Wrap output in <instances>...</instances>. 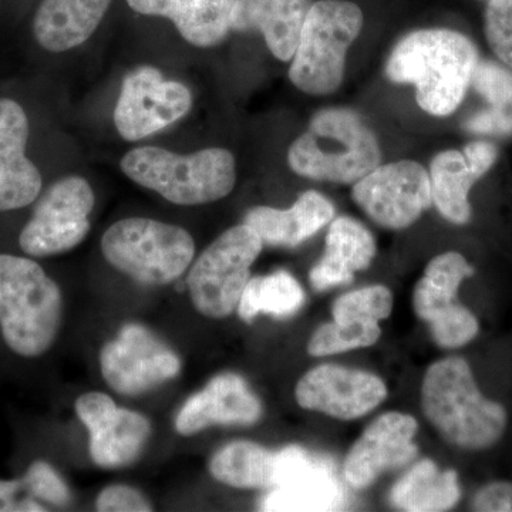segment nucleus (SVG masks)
Listing matches in <instances>:
<instances>
[{"mask_svg": "<svg viewBox=\"0 0 512 512\" xmlns=\"http://www.w3.org/2000/svg\"><path fill=\"white\" fill-rule=\"evenodd\" d=\"M478 62L470 37L451 29H421L394 46L386 76L393 83L413 84L421 109L447 117L463 103Z\"/></svg>", "mask_w": 512, "mask_h": 512, "instance_id": "obj_1", "label": "nucleus"}, {"mask_svg": "<svg viewBox=\"0 0 512 512\" xmlns=\"http://www.w3.org/2000/svg\"><path fill=\"white\" fill-rule=\"evenodd\" d=\"M421 407L444 440L464 450L493 447L507 429V410L485 399L461 357L433 363L421 386Z\"/></svg>", "mask_w": 512, "mask_h": 512, "instance_id": "obj_2", "label": "nucleus"}, {"mask_svg": "<svg viewBox=\"0 0 512 512\" xmlns=\"http://www.w3.org/2000/svg\"><path fill=\"white\" fill-rule=\"evenodd\" d=\"M63 318L59 285L33 259L0 254V333L15 355L35 359L55 345Z\"/></svg>", "mask_w": 512, "mask_h": 512, "instance_id": "obj_3", "label": "nucleus"}, {"mask_svg": "<svg viewBox=\"0 0 512 512\" xmlns=\"http://www.w3.org/2000/svg\"><path fill=\"white\" fill-rule=\"evenodd\" d=\"M382 163V148L350 109L320 110L288 150L293 173L309 180L355 184Z\"/></svg>", "mask_w": 512, "mask_h": 512, "instance_id": "obj_4", "label": "nucleus"}, {"mask_svg": "<svg viewBox=\"0 0 512 512\" xmlns=\"http://www.w3.org/2000/svg\"><path fill=\"white\" fill-rule=\"evenodd\" d=\"M120 167L134 183L185 207L220 201L237 183L235 158L224 148H205L190 156L160 147L134 148Z\"/></svg>", "mask_w": 512, "mask_h": 512, "instance_id": "obj_5", "label": "nucleus"}, {"mask_svg": "<svg viewBox=\"0 0 512 512\" xmlns=\"http://www.w3.org/2000/svg\"><path fill=\"white\" fill-rule=\"evenodd\" d=\"M363 23L362 9L349 0L313 2L289 69L293 86L312 96L335 93L345 77L349 47Z\"/></svg>", "mask_w": 512, "mask_h": 512, "instance_id": "obj_6", "label": "nucleus"}, {"mask_svg": "<svg viewBox=\"0 0 512 512\" xmlns=\"http://www.w3.org/2000/svg\"><path fill=\"white\" fill-rule=\"evenodd\" d=\"M101 251L113 268L138 284L164 286L190 269L195 242L190 232L177 225L126 218L104 232Z\"/></svg>", "mask_w": 512, "mask_h": 512, "instance_id": "obj_7", "label": "nucleus"}, {"mask_svg": "<svg viewBox=\"0 0 512 512\" xmlns=\"http://www.w3.org/2000/svg\"><path fill=\"white\" fill-rule=\"evenodd\" d=\"M264 242L247 224L222 232L191 264L187 276L192 305L201 315L222 319L237 311Z\"/></svg>", "mask_w": 512, "mask_h": 512, "instance_id": "obj_8", "label": "nucleus"}, {"mask_svg": "<svg viewBox=\"0 0 512 512\" xmlns=\"http://www.w3.org/2000/svg\"><path fill=\"white\" fill-rule=\"evenodd\" d=\"M94 192L82 177H64L47 188L19 235L26 255L47 258L72 251L89 234Z\"/></svg>", "mask_w": 512, "mask_h": 512, "instance_id": "obj_9", "label": "nucleus"}, {"mask_svg": "<svg viewBox=\"0 0 512 512\" xmlns=\"http://www.w3.org/2000/svg\"><path fill=\"white\" fill-rule=\"evenodd\" d=\"M100 369L111 390L138 396L180 375L181 360L150 329L128 323L101 349Z\"/></svg>", "mask_w": 512, "mask_h": 512, "instance_id": "obj_10", "label": "nucleus"}, {"mask_svg": "<svg viewBox=\"0 0 512 512\" xmlns=\"http://www.w3.org/2000/svg\"><path fill=\"white\" fill-rule=\"evenodd\" d=\"M352 197L370 220L394 231L409 228L433 204L430 175L412 160L379 165L353 184Z\"/></svg>", "mask_w": 512, "mask_h": 512, "instance_id": "obj_11", "label": "nucleus"}, {"mask_svg": "<svg viewBox=\"0 0 512 512\" xmlns=\"http://www.w3.org/2000/svg\"><path fill=\"white\" fill-rule=\"evenodd\" d=\"M191 107L187 86L165 80L156 67L143 66L124 77L113 119L124 140L140 141L183 119Z\"/></svg>", "mask_w": 512, "mask_h": 512, "instance_id": "obj_12", "label": "nucleus"}, {"mask_svg": "<svg viewBox=\"0 0 512 512\" xmlns=\"http://www.w3.org/2000/svg\"><path fill=\"white\" fill-rule=\"evenodd\" d=\"M77 417L90 434V456L101 468L130 466L143 454L151 436L143 414L121 409L109 394L84 393L74 404Z\"/></svg>", "mask_w": 512, "mask_h": 512, "instance_id": "obj_13", "label": "nucleus"}, {"mask_svg": "<svg viewBox=\"0 0 512 512\" xmlns=\"http://www.w3.org/2000/svg\"><path fill=\"white\" fill-rule=\"evenodd\" d=\"M295 397L302 409L339 420H355L386 400L387 387L380 377L363 370L320 365L299 380Z\"/></svg>", "mask_w": 512, "mask_h": 512, "instance_id": "obj_14", "label": "nucleus"}, {"mask_svg": "<svg viewBox=\"0 0 512 512\" xmlns=\"http://www.w3.org/2000/svg\"><path fill=\"white\" fill-rule=\"evenodd\" d=\"M419 423L410 414L384 413L377 417L350 448L343 476L353 488L363 490L384 471L406 466L419 454L414 436Z\"/></svg>", "mask_w": 512, "mask_h": 512, "instance_id": "obj_15", "label": "nucleus"}, {"mask_svg": "<svg viewBox=\"0 0 512 512\" xmlns=\"http://www.w3.org/2000/svg\"><path fill=\"white\" fill-rule=\"evenodd\" d=\"M498 148L490 141L477 140L461 150L441 151L430 164L431 197L440 214L451 224L471 220V188L494 167Z\"/></svg>", "mask_w": 512, "mask_h": 512, "instance_id": "obj_16", "label": "nucleus"}, {"mask_svg": "<svg viewBox=\"0 0 512 512\" xmlns=\"http://www.w3.org/2000/svg\"><path fill=\"white\" fill-rule=\"evenodd\" d=\"M262 417V404L237 373H221L181 407L175 430L190 437L214 426H252Z\"/></svg>", "mask_w": 512, "mask_h": 512, "instance_id": "obj_17", "label": "nucleus"}, {"mask_svg": "<svg viewBox=\"0 0 512 512\" xmlns=\"http://www.w3.org/2000/svg\"><path fill=\"white\" fill-rule=\"evenodd\" d=\"M29 120L19 103L0 99V212L28 207L42 191V175L26 157Z\"/></svg>", "mask_w": 512, "mask_h": 512, "instance_id": "obj_18", "label": "nucleus"}, {"mask_svg": "<svg viewBox=\"0 0 512 512\" xmlns=\"http://www.w3.org/2000/svg\"><path fill=\"white\" fill-rule=\"evenodd\" d=\"M313 0H237L231 16L234 32H261L269 52L289 62L298 49Z\"/></svg>", "mask_w": 512, "mask_h": 512, "instance_id": "obj_19", "label": "nucleus"}, {"mask_svg": "<svg viewBox=\"0 0 512 512\" xmlns=\"http://www.w3.org/2000/svg\"><path fill=\"white\" fill-rule=\"evenodd\" d=\"M134 12L171 20L192 46L221 45L231 32L237 0H127Z\"/></svg>", "mask_w": 512, "mask_h": 512, "instance_id": "obj_20", "label": "nucleus"}, {"mask_svg": "<svg viewBox=\"0 0 512 512\" xmlns=\"http://www.w3.org/2000/svg\"><path fill=\"white\" fill-rule=\"evenodd\" d=\"M335 217V208L318 191L303 192L288 210L255 207L245 215L249 225L264 245L295 248L313 237Z\"/></svg>", "mask_w": 512, "mask_h": 512, "instance_id": "obj_21", "label": "nucleus"}, {"mask_svg": "<svg viewBox=\"0 0 512 512\" xmlns=\"http://www.w3.org/2000/svg\"><path fill=\"white\" fill-rule=\"evenodd\" d=\"M111 0H42L33 19L40 47L63 53L82 46L99 28Z\"/></svg>", "mask_w": 512, "mask_h": 512, "instance_id": "obj_22", "label": "nucleus"}, {"mask_svg": "<svg viewBox=\"0 0 512 512\" xmlns=\"http://www.w3.org/2000/svg\"><path fill=\"white\" fill-rule=\"evenodd\" d=\"M325 245V254L309 275L315 291L349 284L355 272L369 268L376 255L375 238L369 229L349 217L332 221Z\"/></svg>", "mask_w": 512, "mask_h": 512, "instance_id": "obj_23", "label": "nucleus"}, {"mask_svg": "<svg viewBox=\"0 0 512 512\" xmlns=\"http://www.w3.org/2000/svg\"><path fill=\"white\" fill-rule=\"evenodd\" d=\"M460 498L456 471H441L431 460L413 466L390 491L393 507L407 512L448 511L456 507Z\"/></svg>", "mask_w": 512, "mask_h": 512, "instance_id": "obj_24", "label": "nucleus"}, {"mask_svg": "<svg viewBox=\"0 0 512 512\" xmlns=\"http://www.w3.org/2000/svg\"><path fill=\"white\" fill-rule=\"evenodd\" d=\"M210 473L229 487L274 488L276 453L252 441H234L211 458Z\"/></svg>", "mask_w": 512, "mask_h": 512, "instance_id": "obj_25", "label": "nucleus"}, {"mask_svg": "<svg viewBox=\"0 0 512 512\" xmlns=\"http://www.w3.org/2000/svg\"><path fill=\"white\" fill-rule=\"evenodd\" d=\"M342 504V488L325 464L311 466L265 498V511H330Z\"/></svg>", "mask_w": 512, "mask_h": 512, "instance_id": "obj_26", "label": "nucleus"}, {"mask_svg": "<svg viewBox=\"0 0 512 512\" xmlns=\"http://www.w3.org/2000/svg\"><path fill=\"white\" fill-rule=\"evenodd\" d=\"M473 275V266L458 252L437 255L426 266L424 275L414 288V312L429 323L434 316L457 302L460 285Z\"/></svg>", "mask_w": 512, "mask_h": 512, "instance_id": "obj_27", "label": "nucleus"}, {"mask_svg": "<svg viewBox=\"0 0 512 512\" xmlns=\"http://www.w3.org/2000/svg\"><path fill=\"white\" fill-rule=\"evenodd\" d=\"M305 299L301 284L289 272L276 271L249 279L237 311L245 323L254 322L261 313L279 319L289 318L299 312Z\"/></svg>", "mask_w": 512, "mask_h": 512, "instance_id": "obj_28", "label": "nucleus"}, {"mask_svg": "<svg viewBox=\"0 0 512 512\" xmlns=\"http://www.w3.org/2000/svg\"><path fill=\"white\" fill-rule=\"evenodd\" d=\"M382 336L379 322H333L320 326L308 343V353L315 357L338 355L375 345Z\"/></svg>", "mask_w": 512, "mask_h": 512, "instance_id": "obj_29", "label": "nucleus"}, {"mask_svg": "<svg viewBox=\"0 0 512 512\" xmlns=\"http://www.w3.org/2000/svg\"><path fill=\"white\" fill-rule=\"evenodd\" d=\"M393 295L382 285L345 293L333 303L335 322H379L392 315Z\"/></svg>", "mask_w": 512, "mask_h": 512, "instance_id": "obj_30", "label": "nucleus"}, {"mask_svg": "<svg viewBox=\"0 0 512 512\" xmlns=\"http://www.w3.org/2000/svg\"><path fill=\"white\" fill-rule=\"evenodd\" d=\"M431 336L440 348L457 349L468 345L478 335L480 325L473 312L461 303H453L429 322Z\"/></svg>", "mask_w": 512, "mask_h": 512, "instance_id": "obj_31", "label": "nucleus"}, {"mask_svg": "<svg viewBox=\"0 0 512 512\" xmlns=\"http://www.w3.org/2000/svg\"><path fill=\"white\" fill-rule=\"evenodd\" d=\"M471 86L488 106L512 111V69L505 64L481 60L474 69Z\"/></svg>", "mask_w": 512, "mask_h": 512, "instance_id": "obj_32", "label": "nucleus"}, {"mask_svg": "<svg viewBox=\"0 0 512 512\" xmlns=\"http://www.w3.org/2000/svg\"><path fill=\"white\" fill-rule=\"evenodd\" d=\"M484 33L495 57L512 69V0H487Z\"/></svg>", "mask_w": 512, "mask_h": 512, "instance_id": "obj_33", "label": "nucleus"}, {"mask_svg": "<svg viewBox=\"0 0 512 512\" xmlns=\"http://www.w3.org/2000/svg\"><path fill=\"white\" fill-rule=\"evenodd\" d=\"M22 478L30 497L40 503L66 507L72 501V493L66 481L47 461L37 460L30 464Z\"/></svg>", "mask_w": 512, "mask_h": 512, "instance_id": "obj_34", "label": "nucleus"}, {"mask_svg": "<svg viewBox=\"0 0 512 512\" xmlns=\"http://www.w3.org/2000/svg\"><path fill=\"white\" fill-rule=\"evenodd\" d=\"M101 512H147L153 511L150 501L136 488L116 484L104 488L96 500Z\"/></svg>", "mask_w": 512, "mask_h": 512, "instance_id": "obj_35", "label": "nucleus"}, {"mask_svg": "<svg viewBox=\"0 0 512 512\" xmlns=\"http://www.w3.org/2000/svg\"><path fill=\"white\" fill-rule=\"evenodd\" d=\"M464 130L485 136H512V111L495 107L480 110L464 121Z\"/></svg>", "mask_w": 512, "mask_h": 512, "instance_id": "obj_36", "label": "nucleus"}, {"mask_svg": "<svg viewBox=\"0 0 512 512\" xmlns=\"http://www.w3.org/2000/svg\"><path fill=\"white\" fill-rule=\"evenodd\" d=\"M47 511L45 504L30 497L23 478L0 480V512Z\"/></svg>", "mask_w": 512, "mask_h": 512, "instance_id": "obj_37", "label": "nucleus"}, {"mask_svg": "<svg viewBox=\"0 0 512 512\" xmlns=\"http://www.w3.org/2000/svg\"><path fill=\"white\" fill-rule=\"evenodd\" d=\"M478 512H512V483L494 481L481 487L473 498Z\"/></svg>", "mask_w": 512, "mask_h": 512, "instance_id": "obj_38", "label": "nucleus"}, {"mask_svg": "<svg viewBox=\"0 0 512 512\" xmlns=\"http://www.w3.org/2000/svg\"><path fill=\"white\" fill-rule=\"evenodd\" d=\"M485 2H487V0H485Z\"/></svg>", "mask_w": 512, "mask_h": 512, "instance_id": "obj_39", "label": "nucleus"}]
</instances>
